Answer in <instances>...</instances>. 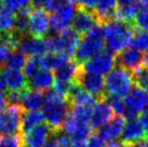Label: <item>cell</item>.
I'll return each instance as SVG.
<instances>
[{
	"label": "cell",
	"instance_id": "cell-40",
	"mask_svg": "<svg viewBox=\"0 0 148 147\" xmlns=\"http://www.w3.org/2000/svg\"><path fill=\"white\" fill-rule=\"evenodd\" d=\"M78 2L79 5H80V9L93 12L96 8V5L99 4V0H78Z\"/></svg>",
	"mask_w": 148,
	"mask_h": 147
},
{
	"label": "cell",
	"instance_id": "cell-28",
	"mask_svg": "<svg viewBox=\"0 0 148 147\" xmlns=\"http://www.w3.org/2000/svg\"><path fill=\"white\" fill-rule=\"evenodd\" d=\"M28 9L22 10L15 15V27L13 33L17 34L18 36L24 37L28 34Z\"/></svg>",
	"mask_w": 148,
	"mask_h": 147
},
{
	"label": "cell",
	"instance_id": "cell-49",
	"mask_svg": "<svg viewBox=\"0 0 148 147\" xmlns=\"http://www.w3.org/2000/svg\"><path fill=\"white\" fill-rule=\"evenodd\" d=\"M121 147H138L136 144H123L121 145Z\"/></svg>",
	"mask_w": 148,
	"mask_h": 147
},
{
	"label": "cell",
	"instance_id": "cell-26",
	"mask_svg": "<svg viewBox=\"0 0 148 147\" xmlns=\"http://www.w3.org/2000/svg\"><path fill=\"white\" fill-rule=\"evenodd\" d=\"M45 122V118L41 110L39 111H25L22 114L21 119V130L23 134L30 131L34 128L38 127L39 124Z\"/></svg>",
	"mask_w": 148,
	"mask_h": 147
},
{
	"label": "cell",
	"instance_id": "cell-30",
	"mask_svg": "<svg viewBox=\"0 0 148 147\" xmlns=\"http://www.w3.org/2000/svg\"><path fill=\"white\" fill-rule=\"evenodd\" d=\"M32 0H1L3 9L12 13H18L22 10L28 9Z\"/></svg>",
	"mask_w": 148,
	"mask_h": 147
},
{
	"label": "cell",
	"instance_id": "cell-18",
	"mask_svg": "<svg viewBox=\"0 0 148 147\" xmlns=\"http://www.w3.org/2000/svg\"><path fill=\"white\" fill-rule=\"evenodd\" d=\"M124 117L123 116H115L108 122L99 129V134L105 142L111 143L117 142V139L121 137L122 130L124 127Z\"/></svg>",
	"mask_w": 148,
	"mask_h": 147
},
{
	"label": "cell",
	"instance_id": "cell-7",
	"mask_svg": "<svg viewBox=\"0 0 148 147\" xmlns=\"http://www.w3.org/2000/svg\"><path fill=\"white\" fill-rule=\"evenodd\" d=\"M116 65V57L109 51H102L99 54H96L92 58L88 60L86 62L82 63L81 70L86 73L95 74L99 76H104L111 71L115 68Z\"/></svg>",
	"mask_w": 148,
	"mask_h": 147
},
{
	"label": "cell",
	"instance_id": "cell-36",
	"mask_svg": "<svg viewBox=\"0 0 148 147\" xmlns=\"http://www.w3.org/2000/svg\"><path fill=\"white\" fill-rule=\"evenodd\" d=\"M106 102L110 106L112 113L116 116H124V102L122 98L118 96H108Z\"/></svg>",
	"mask_w": 148,
	"mask_h": 147
},
{
	"label": "cell",
	"instance_id": "cell-13",
	"mask_svg": "<svg viewBox=\"0 0 148 147\" xmlns=\"http://www.w3.org/2000/svg\"><path fill=\"white\" fill-rule=\"evenodd\" d=\"M23 135L22 142L26 147H43L52 137L53 130L48 124L41 123Z\"/></svg>",
	"mask_w": 148,
	"mask_h": 147
},
{
	"label": "cell",
	"instance_id": "cell-5",
	"mask_svg": "<svg viewBox=\"0 0 148 147\" xmlns=\"http://www.w3.org/2000/svg\"><path fill=\"white\" fill-rule=\"evenodd\" d=\"M80 35L73 28H68L62 33L54 34L47 39L49 52H56L66 56L75 55V52L80 42Z\"/></svg>",
	"mask_w": 148,
	"mask_h": 147
},
{
	"label": "cell",
	"instance_id": "cell-45",
	"mask_svg": "<svg viewBox=\"0 0 148 147\" xmlns=\"http://www.w3.org/2000/svg\"><path fill=\"white\" fill-rule=\"evenodd\" d=\"M143 64H144V67H147L148 68V52L143 55Z\"/></svg>",
	"mask_w": 148,
	"mask_h": 147
},
{
	"label": "cell",
	"instance_id": "cell-6",
	"mask_svg": "<svg viewBox=\"0 0 148 147\" xmlns=\"http://www.w3.org/2000/svg\"><path fill=\"white\" fill-rule=\"evenodd\" d=\"M124 116L127 118H136L148 107V92L140 87H133L123 98Z\"/></svg>",
	"mask_w": 148,
	"mask_h": 147
},
{
	"label": "cell",
	"instance_id": "cell-14",
	"mask_svg": "<svg viewBox=\"0 0 148 147\" xmlns=\"http://www.w3.org/2000/svg\"><path fill=\"white\" fill-rule=\"evenodd\" d=\"M0 77L9 92H22L26 90L28 86L27 78L25 77L22 69L4 67Z\"/></svg>",
	"mask_w": 148,
	"mask_h": 147
},
{
	"label": "cell",
	"instance_id": "cell-42",
	"mask_svg": "<svg viewBox=\"0 0 148 147\" xmlns=\"http://www.w3.org/2000/svg\"><path fill=\"white\" fill-rule=\"evenodd\" d=\"M138 120H140V124H142V127L144 129L145 134L148 135V109H146L144 113L140 114V117Z\"/></svg>",
	"mask_w": 148,
	"mask_h": 147
},
{
	"label": "cell",
	"instance_id": "cell-10",
	"mask_svg": "<svg viewBox=\"0 0 148 147\" xmlns=\"http://www.w3.org/2000/svg\"><path fill=\"white\" fill-rule=\"evenodd\" d=\"M16 50L29 57H42L49 52L47 39L34 36L21 37L17 42Z\"/></svg>",
	"mask_w": 148,
	"mask_h": 147
},
{
	"label": "cell",
	"instance_id": "cell-15",
	"mask_svg": "<svg viewBox=\"0 0 148 147\" xmlns=\"http://www.w3.org/2000/svg\"><path fill=\"white\" fill-rule=\"evenodd\" d=\"M99 21L95 16L94 12L79 8L76 10L75 16L71 22L73 29L79 35H86L91 29H93L97 25Z\"/></svg>",
	"mask_w": 148,
	"mask_h": 147
},
{
	"label": "cell",
	"instance_id": "cell-44",
	"mask_svg": "<svg viewBox=\"0 0 148 147\" xmlns=\"http://www.w3.org/2000/svg\"><path fill=\"white\" fill-rule=\"evenodd\" d=\"M138 147H148V136L147 137H144L140 142H138Z\"/></svg>",
	"mask_w": 148,
	"mask_h": 147
},
{
	"label": "cell",
	"instance_id": "cell-34",
	"mask_svg": "<svg viewBox=\"0 0 148 147\" xmlns=\"http://www.w3.org/2000/svg\"><path fill=\"white\" fill-rule=\"evenodd\" d=\"M40 68H41L40 57H29L25 62V65L23 67V73H24L25 77L28 79Z\"/></svg>",
	"mask_w": 148,
	"mask_h": 147
},
{
	"label": "cell",
	"instance_id": "cell-2",
	"mask_svg": "<svg viewBox=\"0 0 148 147\" xmlns=\"http://www.w3.org/2000/svg\"><path fill=\"white\" fill-rule=\"evenodd\" d=\"M103 34L105 47L112 54H119L132 45L134 30L130 24H125L115 19L104 23Z\"/></svg>",
	"mask_w": 148,
	"mask_h": 147
},
{
	"label": "cell",
	"instance_id": "cell-3",
	"mask_svg": "<svg viewBox=\"0 0 148 147\" xmlns=\"http://www.w3.org/2000/svg\"><path fill=\"white\" fill-rule=\"evenodd\" d=\"M105 48L103 28L96 25L94 28L91 29L89 33L83 35L80 39L78 48L75 52V57L77 63H84L88 60L92 58L96 54L102 52Z\"/></svg>",
	"mask_w": 148,
	"mask_h": 147
},
{
	"label": "cell",
	"instance_id": "cell-4",
	"mask_svg": "<svg viewBox=\"0 0 148 147\" xmlns=\"http://www.w3.org/2000/svg\"><path fill=\"white\" fill-rule=\"evenodd\" d=\"M105 93L108 96H118L123 98L134 84V78L131 71L121 66H117L104 78Z\"/></svg>",
	"mask_w": 148,
	"mask_h": 147
},
{
	"label": "cell",
	"instance_id": "cell-8",
	"mask_svg": "<svg viewBox=\"0 0 148 147\" xmlns=\"http://www.w3.org/2000/svg\"><path fill=\"white\" fill-rule=\"evenodd\" d=\"M22 108L10 105L0 110V134H16L21 130Z\"/></svg>",
	"mask_w": 148,
	"mask_h": 147
},
{
	"label": "cell",
	"instance_id": "cell-46",
	"mask_svg": "<svg viewBox=\"0 0 148 147\" xmlns=\"http://www.w3.org/2000/svg\"><path fill=\"white\" fill-rule=\"evenodd\" d=\"M106 147H121V143H119L118 141L117 142H111V143L107 144Z\"/></svg>",
	"mask_w": 148,
	"mask_h": 147
},
{
	"label": "cell",
	"instance_id": "cell-11",
	"mask_svg": "<svg viewBox=\"0 0 148 147\" xmlns=\"http://www.w3.org/2000/svg\"><path fill=\"white\" fill-rule=\"evenodd\" d=\"M77 84L82 90H84L88 93H90L91 95H93L97 100L104 98L105 80H104L103 76H99V75H95V74L91 73H86V71L81 70V73L79 75Z\"/></svg>",
	"mask_w": 148,
	"mask_h": 147
},
{
	"label": "cell",
	"instance_id": "cell-32",
	"mask_svg": "<svg viewBox=\"0 0 148 147\" xmlns=\"http://www.w3.org/2000/svg\"><path fill=\"white\" fill-rule=\"evenodd\" d=\"M133 23L136 29L140 32H148V8H140Z\"/></svg>",
	"mask_w": 148,
	"mask_h": 147
},
{
	"label": "cell",
	"instance_id": "cell-29",
	"mask_svg": "<svg viewBox=\"0 0 148 147\" xmlns=\"http://www.w3.org/2000/svg\"><path fill=\"white\" fill-rule=\"evenodd\" d=\"M26 60H27L26 55H24L18 50H13L11 54L9 55L8 61L5 63V67L15 68V69H23Z\"/></svg>",
	"mask_w": 148,
	"mask_h": 147
},
{
	"label": "cell",
	"instance_id": "cell-17",
	"mask_svg": "<svg viewBox=\"0 0 148 147\" xmlns=\"http://www.w3.org/2000/svg\"><path fill=\"white\" fill-rule=\"evenodd\" d=\"M27 83L32 90L39 92L48 91L53 88L55 83V76L51 70L41 67L32 77L27 79Z\"/></svg>",
	"mask_w": 148,
	"mask_h": 147
},
{
	"label": "cell",
	"instance_id": "cell-33",
	"mask_svg": "<svg viewBox=\"0 0 148 147\" xmlns=\"http://www.w3.org/2000/svg\"><path fill=\"white\" fill-rule=\"evenodd\" d=\"M133 78H134V83L136 86L144 89L148 92V68L147 67H142L137 68L135 71H133Z\"/></svg>",
	"mask_w": 148,
	"mask_h": 147
},
{
	"label": "cell",
	"instance_id": "cell-43",
	"mask_svg": "<svg viewBox=\"0 0 148 147\" xmlns=\"http://www.w3.org/2000/svg\"><path fill=\"white\" fill-rule=\"evenodd\" d=\"M118 1V5H123V4H130L135 2L137 0H117Z\"/></svg>",
	"mask_w": 148,
	"mask_h": 147
},
{
	"label": "cell",
	"instance_id": "cell-31",
	"mask_svg": "<svg viewBox=\"0 0 148 147\" xmlns=\"http://www.w3.org/2000/svg\"><path fill=\"white\" fill-rule=\"evenodd\" d=\"M62 3V0H32L30 1V4L35 9H41L47 13H53Z\"/></svg>",
	"mask_w": 148,
	"mask_h": 147
},
{
	"label": "cell",
	"instance_id": "cell-39",
	"mask_svg": "<svg viewBox=\"0 0 148 147\" xmlns=\"http://www.w3.org/2000/svg\"><path fill=\"white\" fill-rule=\"evenodd\" d=\"M86 147H106V142L99 133H91L86 141Z\"/></svg>",
	"mask_w": 148,
	"mask_h": 147
},
{
	"label": "cell",
	"instance_id": "cell-52",
	"mask_svg": "<svg viewBox=\"0 0 148 147\" xmlns=\"http://www.w3.org/2000/svg\"><path fill=\"white\" fill-rule=\"evenodd\" d=\"M24 147H26V146H24Z\"/></svg>",
	"mask_w": 148,
	"mask_h": 147
},
{
	"label": "cell",
	"instance_id": "cell-41",
	"mask_svg": "<svg viewBox=\"0 0 148 147\" xmlns=\"http://www.w3.org/2000/svg\"><path fill=\"white\" fill-rule=\"evenodd\" d=\"M7 88L4 86L2 79L0 77V110L3 109L4 107H7L8 104V98H7Z\"/></svg>",
	"mask_w": 148,
	"mask_h": 147
},
{
	"label": "cell",
	"instance_id": "cell-50",
	"mask_svg": "<svg viewBox=\"0 0 148 147\" xmlns=\"http://www.w3.org/2000/svg\"><path fill=\"white\" fill-rule=\"evenodd\" d=\"M0 38H1V33H0Z\"/></svg>",
	"mask_w": 148,
	"mask_h": 147
},
{
	"label": "cell",
	"instance_id": "cell-48",
	"mask_svg": "<svg viewBox=\"0 0 148 147\" xmlns=\"http://www.w3.org/2000/svg\"><path fill=\"white\" fill-rule=\"evenodd\" d=\"M62 1L63 2H66V3H71V4L78 2V0H62Z\"/></svg>",
	"mask_w": 148,
	"mask_h": 147
},
{
	"label": "cell",
	"instance_id": "cell-9",
	"mask_svg": "<svg viewBox=\"0 0 148 147\" xmlns=\"http://www.w3.org/2000/svg\"><path fill=\"white\" fill-rule=\"evenodd\" d=\"M76 13L74 4L63 2L50 16V30L54 34L62 33L69 28Z\"/></svg>",
	"mask_w": 148,
	"mask_h": 147
},
{
	"label": "cell",
	"instance_id": "cell-21",
	"mask_svg": "<svg viewBox=\"0 0 148 147\" xmlns=\"http://www.w3.org/2000/svg\"><path fill=\"white\" fill-rule=\"evenodd\" d=\"M45 104V94L39 91L26 90L23 92L20 107L26 111H39Z\"/></svg>",
	"mask_w": 148,
	"mask_h": 147
},
{
	"label": "cell",
	"instance_id": "cell-23",
	"mask_svg": "<svg viewBox=\"0 0 148 147\" xmlns=\"http://www.w3.org/2000/svg\"><path fill=\"white\" fill-rule=\"evenodd\" d=\"M70 61L68 56H66L64 54H60L56 52H48V53L40 57V63H41V67L49 69L51 71H58L62 67Z\"/></svg>",
	"mask_w": 148,
	"mask_h": 147
},
{
	"label": "cell",
	"instance_id": "cell-25",
	"mask_svg": "<svg viewBox=\"0 0 148 147\" xmlns=\"http://www.w3.org/2000/svg\"><path fill=\"white\" fill-rule=\"evenodd\" d=\"M140 3L138 0L130 4L118 5L117 9H116L114 17H115V20L120 21L122 23L130 24V23H132L134 21L137 12L140 11Z\"/></svg>",
	"mask_w": 148,
	"mask_h": 147
},
{
	"label": "cell",
	"instance_id": "cell-51",
	"mask_svg": "<svg viewBox=\"0 0 148 147\" xmlns=\"http://www.w3.org/2000/svg\"><path fill=\"white\" fill-rule=\"evenodd\" d=\"M146 8H148V7H146Z\"/></svg>",
	"mask_w": 148,
	"mask_h": 147
},
{
	"label": "cell",
	"instance_id": "cell-27",
	"mask_svg": "<svg viewBox=\"0 0 148 147\" xmlns=\"http://www.w3.org/2000/svg\"><path fill=\"white\" fill-rule=\"evenodd\" d=\"M15 27V14L5 9H0V33L9 35L14 32Z\"/></svg>",
	"mask_w": 148,
	"mask_h": 147
},
{
	"label": "cell",
	"instance_id": "cell-38",
	"mask_svg": "<svg viewBox=\"0 0 148 147\" xmlns=\"http://www.w3.org/2000/svg\"><path fill=\"white\" fill-rule=\"evenodd\" d=\"M53 141L54 143L58 145V147H69L70 146V139L68 135L65 134L62 130H58L53 132Z\"/></svg>",
	"mask_w": 148,
	"mask_h": 147
},
{
	"label": "cell",
	"instance_id": "cell-19",
	"mask_svg": "<svg viewBox=\"0 0 148 147\" xmlns=\"http://www.w3.org/2000/svg\"><path fill=\"white\" fill-rule=\"evenodd\" d=\"M145 137L144 129L137 118H127L121 134V141L123 144H136Z\"/></svg>",
	"mask_w": 148,
	"mask_h": 147
},
{
	"label": "cell",
	"instance_id": "cell-12",
	"mask_svg": "<svg viewBox=\"0 0 148 147\" xmlns=\"http://www.w3.org/2000/svg\"><path fill=\"white\" fill-rule=\"evenodd\" d=\"M50 32V16L41 9H34L28 13V33L30 36L43 38Z\"/></svg>",
	"mask_w": 148,
	"mask_h": 147
},
{
	"label": "cell",
	"instance_id": "cell-22",
	"mask_svg": "<svg viewBox=\"0 0 148 147\" xmlns=\"http://www.w3.org/2000/svg\"><path fill=\"white\" fill-rule=\"evenodd\" d=\"M96 101H97V98H94L93 95H91L90 93L86 92L84 90H82L78 84L71 89L69 95H68V102L73 106L93 107Z\"/></svg>",
	"mask_w": 148,
	"mask_h": 147
},
{
	"label": "cell",
	"instance_id": "cell-1",
	"mask_svg": "<svg viewBox=\"0 0 148 147\" xmlns=\"http://www.w3.org/2000/svg\"><path fill=\"white\" fill-rule=\"evenodd\" d=\"M70 111L68 98L55 89H50L45 94V104L41 109L45 124L53 131L61 130Z\"/></svg>",
	"mask_w": 148,
	"mask_h": 147
},
{
	"label": "cell",
	"instance_id": "cell-20",
	"mask_svg": "<svg viewBox=\"0 0 148 147\" xmlns=\"http://www.w3.org/2000/svg\"><path fill=\"white\" fill-rule=\"evenodd\" d=\"M116 63L129 71H135L143 64V54L134 48H127L117 55Z\"/></svg>",
	"mask_w": 148,
	"mask_h": 147
},
{
	"label": "cell",
	"instance_id": "cell-37",
	"mask_svg": "<svg viewBox=\"0 0 148 147\" xmlns=\"http://www.w3.org/2000/svg\"><path fill=\"white\" fill-rule=\"evenodd\" d=\"M22 139L17 134L2 135L0 137V147H22Z\"/></svg>",
	"mask_w": 148,
	"mask_h": 147
},
{
	"label": "cell",
	"instance_id": "cell-35",
	"mask_svg": "<svg viewBox=\"0 0 148 147\" xmlns=\"http://www.w3.org/2000/svg\"><path fill=\"white\" fill-rule=\"evenodd\" d=\"M132 48L140 52H148V32H140L134 36Z\"/></svg>",
	"mask_w": 148,
	"mask_h": 147
},
{
	"label": "cell",
	"instance_id": "cell-24",
	"mask_svg": "<svg viewBox=\"0 0 148 147\" xmlns=\"http://www.w3.org/2000/svg\"><path fill=\"white\" fill-rule=\"evenodd\" d=\"M118 7L117 0H99V4L94 10V14L99 23H106L112 20L116 9Z\"/></svg>",
	"mask_w": 148,
	"mask_h": 147
},
{
	"label": "cell",
	"instance_id": "cell-16",
	"mask_svg": "<svg viewBox=\"0 0 148 147\" xmlns=\"http://www.w3.org/2000/svg\"><path fill=\"white\" fill-rule=\"evenodd\" d=\"M112 116H114V113H112L110 106L108 105V103L106 102L105 98H99L93 106L90 120L91 128L92 129H101L112 118Z\"/></svg>",
	"mask_w": 148,
	"mask_h": 147
},
{
	"label": "cell",
	"instance_id": "cell-47",
	"mask_svg": "<svg viewBox=\"0 0 148 147\" xmlns=\"http://www.w3.org/2000/svg\"><path fill=\"white\" fill-rule=\"evenodd\" d=\"M43 147H58V145H56V144L54 143L53 139H50L49 142H48V143L45 144V145Z\"/></svg>",
	"mask_w": 148,
	"mask_h": 147
}]
</instances>
